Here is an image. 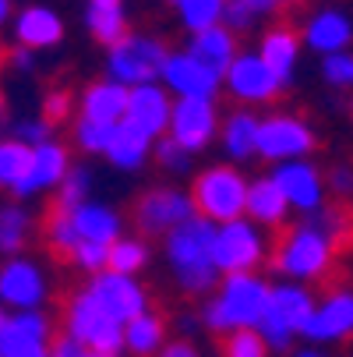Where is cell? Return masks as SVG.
Segmentation results:
<instances>
[{
	"mask_svg": "<svg viewBox=\"0 0 353 357\" xmlns=\"http://www.w3.org/2000/svg\"><path fill=\"white\" fill-rule=\"evenodd\" d=\"M343 220L329 216L325 209L308 216L304 223H297L272 251V269L286 280V283H300L308 287L315 280H322L332 269V255H336V241H339Z\"/></svg>",
	"mask_w": 353,
	"mask_h": 357,
	"instance_id": "cell-1",
	"label": "cell"
},
{
	"mask_svg": "<svg viewBox=\"0 0 353 357\" xmlns=\"http://www.w3.org/2000/svg\"><path fill=\"white\" fill-rule=\"evenodd\" d=\"M269 290H272V283L262 273L223 276L198 319L205 329L223 333V336H230L237 329H258V322L269 308Z\"/></svg>",
	"mask_w": 353,
	"mask_h": 357,
	"instance_id": "cell-2",
	"label": "cell"
},
{
	"mask_svg": "<svg viewBox=\"0 0 353 357\" xmlns=\"http://www.w3.org/2000/svg\"><path fill=\"white\" fill-rule=\"evenodd\" d=\"M212 237H216V227L201 216L166 234V262L184 294H209L219 287L223 276L212 259Z\"/></svg>",
	"mask_w": 353,
	"mask_h": 357,
	"instance_id": "cell-3",
	"label": "cell"
},
{
	"mask_svg": "<svg viewBox=\"0 0 353 357\" xmlns=\"http://www.w3.org/2000/svg\"><path fill=\"white\" fill-rule=\"evenodd\" d=\"M315 308V294L311 287H300V283H272L269 290V308L258 322V336L265 340L269 354H290L293 340L304 333V322L311 319Z\"/></svg>",
	"mask_w": 353,
	"mask_h": 357,
	"instance_id": "cell-4",
	"label": "cell"
},
{
	"mask_svg": "<svg viewBox=\"0 0 353 357\" xmlns=\"http://www.w3.org/2000/svg\"><path fill=\"white\" fill-rule=\"evenodd\" d=\"M247 188L251 181L233 167V163H216V167H205L194 184H191V202H194V213L201 220H209L212 227H223V223H233L244 216V206H247Z\"/></svg>",
	"mask_w": 353,
	"mask_h": 357,
	"instance_id": "cell-5",
	"label": "cell"
},
{
	"mask_svg": "<svg viewBox=\"0 0 353 357\" xmlns=\"http://www.w3.org/2000/svg\"><path fill=\"white\" fill-rule=\"evenodd\" d=\"M166 54L170 50L163 46V39L148 36V32H127L120 43H113L107 50V78L124 89L152 85V82H159Z\"/></svg>",
	"mask_w": 353,
	"mask_h": 357,
	"instance_id": "cell-6",
	"label": "cell"
},
{
	"mask_svg": "<svg viewBox=\"0 0 353 357\" xmlns=\"http://www.w3.org/2000/svg\"><path fill=\"white\" fill-rule=\"evenodd\" d=\"M64 326L81 350H92V354H113L120 357L124 350V326L113 322L103 308H99V301L88 294V290H78L71 301H68V312H64Z\"/></svg>",
	"mask_w": 353,
	"mask_h": 357,
	"instance_id": "cell-7",
	"label": "cell"
},
{
	"mask_svg": "<svg viewBox=\"0 0 353 357\" xmlns=\"http://www.w3.org/2000/svg\"><path fill=\"white\" fill-rule=\"evenodd\" d=\"M265 255H269L265 230L255 227L247 216L216 227V237H212V259H216L219 276L258 273V266L265 262Z\"/></svg>",
	"mask_w": 353,
	"mask_h": 357,
	"instance_id": "cell-8",
	"label": "cell"
},
{
	"mask_svg": "<svg viewBox=\"0 0 353 357\" xmlns=\"http://www.w3.org/2000/svg\"><path fill=\"white\" fill-rule=\"evenodd\" d=\"M315 149V131L308 121L293 114H269L258 121V156L269 160L272 167L308 160Z\"/></svg>",
	"mask_w": 353,
	"mask_h": 357,
	"instance_id": "cell-9",
	"label": "cell"
},
{
	"mask_svg": "<svg viewBox=\"0 0 353 357\" xmlns=\"http://www.w3.org/2000/svg\"><path fill=\"white\" fill-rule=\"evenodd\" d=\"M49 297V280L32 255H15L0 262V308L8 312H42Z\"/></svg>",
	"mask_w": 353,
	"mask_h": 357,
	"instance_id": "cell-10",
	"label": "cell"
},
{
	"mask_svg": "<svg viewBox=\"0 0 353 357\" xmlns=\"http://www.w3.org/2000/svg\"><path fill=\"white\" fill-rule=\"evenodd\" d=\"M219 124L223 117L216 110V99H173L166 138H173L191 156H198L219 138Z\"/></svg>",
	"mask_w": 353,
	"mask_h": 357,
	"instance_id": "cell-11",
	"label": "cell"
},
{
	"mask_svg": "<svg viewBox=\"0 0 353 357\" xmlns=\"http://www.w3.org/2000/svg\"><path fill=\"white\" fill-rule=\"evenodd\" d=\"M194 202H191V191H180V188H152L138 198L134 206V223L141 234H156V237H166L173 234L177 227H184L187 220H194Z\"/></svg>",
	"mask_w": 353,
	"mask_h": 357,
	"instance_id": "cell-12",
	"label": "cell"
},
{
	"mask_svg": "<svg viewBox=\"0 0 353 357\" xmlns=\"http://www.w3.org/2000/svg\"><path fill=\"white\" fill-rule=\"evenodd\" d=\"M54 326L42 312L0 315V357H49Z\"/></svg>",
	"mask_w": 353,
	"mask_h": 357,
	"instance_id": "cell-13",
	"label": "cell"
},
{
	"mask_svg": "<svg viewBox=\"0 0 353 357\" xmlns=\"http://www.w3.org/2000/svg\"><path fill=\"white\" fill-rule=\"evenodd\" d=\"M276 181V188L283 191V198L290 202V209L315 216L325 209V174L311 163V160H293V163H279L269 174Z\"/></svg>",
	"mask_w": 353,
	"mask_h": 357,
	"instance_id": "cell-14",
	"label": "cell"
},
{
	"mask_svg": "<svg viewBox=\"0 0 353 357\" xmlns=\"http://www.w3.org/2000/svg\"><path fill=\"white\" fill-rule=\"evenodd\" d=\"M85 290L99 301V308H103L113 322H120V326H127L131 319L148 312V294L138 283V276H120V273L107 269V273L92 276Z\"/></svg>",
	"mask_w": 353,
	"mask_h": 357,
	"instance_id": "cell-15",
	"label": "cell"
},
{
	"mask_svg": "<svg viewBox=\"0 0 353 357\" xmlns=\"http://www.w3.org/2000/svg\"><path fill=\"white\" fill-rule=\"evenodd\" d=\"M159 85L173 99H216V92L223 89V78L209 71L205 64H198L187 50H170L159 71Z\"/></svg>",
	"mask_w": 353,
	"mask_h": 357,
	"instance_id": "cell-16",
	"label": "cell"
},
{
	"mask_svg": "<svg viewBox=\"0 0 353 357\" xmlns=\"http://www.w3.org/2000/svg\"><path fill=\"white\" fill-rule=\"evenodd\" d=\"M304 336L311 347H325V343H343L353 336V290L339 287L332 294H325L322 301H315L311 319L304 322Z\"/></svg>",
	"mask_w": 353,
	"mask_h": 357,
	"instance_id": "cell-17",
	"label": "cell"
},
{
	"mask_svg": "<svg viewBox=\"0 0 353 357\" xmlns=\"http://www.w3.org/2000/svg\"><path fill=\"white\" fill-rule=\"evenodd\" d=\"M223 85L226 92L237 99L244 107H258V103H272V99L283 92L279 78L262 64V57L255 50H247V54H237V61L230 64V71L223 75Z\"/></svg>",
	"mask_w": 353,
	"mask_h": 357,
	"instance_id": "cell-18",
	"label": "cell"
},
{
	"mask_svg": "<svg viewBox=\"0 0 353 357\" xmlns=\"http://www.w3.org/2000/svg\"><path fill=\"white\" fill-rule=\"evenodd\" d=\"M71 170V152L64 142L57 138H49L42 145L32 149V156H29V170L25 177L18 181V188L11 191L15 198H36V195H46V191H57L61 181L68 177Z\"/></svg>",
	"mask_w": 353,
	"mask_h": 357,
	"instance_id": "cell-19",
	"label": "cell"
},
{
	"mask_svg": "<svg viewBox=\"0 0 353 357\" xmlns=\"http://www.w3.org/2000/svg\"><path fill=\"white\" fill-rule=\"evenodd\" d=\"M300 43L308 50H315L318 57H332L343 54L353 43V18L343 8H318L315 15L304 18V29H300Z\"/></svg>",
	"mask_w": 353,
	"mask_h": 357,
	"instance_id": "cell-20",
	"label": "cell"
},
{
	"mask_svg": "<svg viewBox=\"0 0 353 357\" xmlns=\"http://www.w3.org/2000/svg\"><path fill=\"white\" fill-rule=\"evenodd\" d=\"M170 110H173V96L159 82L127 89V114H124V121L134 124L138 131H145L152 142H159L170 131Z\"/></svg>",
	"mask_w": 353,
	"mask_h": 357,
	"instance_id": "cell-21",
	"label": "cell"
},
{
	"mask_svg": "<svg viewBox=\"0 0 353 357\" xmlns=\"http://www.w3.org/2000/svg\"><path fill=\"white\" fill-rule=\"evenodd\" d=\"M11 36H15V46H25L32 54L54 50L64 39V18L46 4H29L11 18Z\"/></svg>",
	"mask_w": 353,
	"mask_h": 357,
	"instance_id": "cell-22",
	"label": "cell"
},
{
	"mask_svg": "<svg viewBox=\"0 0 353 357\" xmlns=\"http://www.w3.org/2000/svg\"><path fill=\"white\" fill-rule=\"evenodd\" d=\"M300 50H304L300 36H297L293 29H286V25H276V29H269V32L262 36V43H258L255 54L262 57V64H265V68L279 78V85L286 89V85L293 82V75H297Z\"/></svg>",
	"mask_w": 353,
	"mask_h": 357,
	"instance_id": "cell-23",
	"label": "cell"
},
{
	"mask_svg": "<svg viewBox=\"0 0 353 357\" xmlns=\"http://www.w3.org/2000/svg\"><path fill=\"white\" fill-rule=\"evenodd\" d=\"M127 114V89L110 82V78H99L81 92V103H78V117L85 121H99V124H110L117 128Z\"/></svg>",
	"mask_w": 353,
	"mask_h": 357,
	"instance_id": "cell-24",
	"label": "cell"
},
{
	"mask_svg": "<svg viewBox=\"0 0 353 357\" xmlns=\"http://www.w3.org/2000/svg\"><path fill=\"white\" fill-rule=\"evenodd\" d=\"M71 223H74V234L78 241H88V244H113L124 237V220L117 209H110L107 202H85L71 213Z\"/></svg>",
	"mask_w": 353,
	"mask_h": 357,
	"instance_id": "cell-25",
	"label": "cell"
},
{
	"mask_svg": "<svg viewBox=\"0 0 353 357\" xmlns=\"http://www.w3.org/2000/svg\"><path fill=\"white\" fill-rule=\"evenodd\" d=\"M258 121L262 117H255V110L247 107L226 114V121L219 124V142L230 163H247L258 156Z\"/></svg>",
	"mask_w": 353,
	"mask_h": 357,
	"instance_id": "cell-26",
	"label": "cell"
},
{
	"mask_svg": "<svg viewBox=\"0 0 353 357\" xmlns=\"http://www.w3.org/2000/svg\"><path fill=\"white\" fill-rule=\"evenodd\" d=\"M152 149H156V142L148 138L145 131H138L134 124L120 121V124L113 128V138H110V145H107L103 156L110 160V167L131 174V170H141L148 160H152Z\"/></svg>",
	"mask_w": 353,
	"mask_h": 357,
	"instance_id": "cell-27",
	"label": "cell"
},
{
	"mask_svg": "<svg viewBox=\"0 0 353 357\" xmlns=\"http://www.w3.org/2000/svg\"><path fill=\"white\" fill-rule=\"evenodd\" d=\"M187 54L198 61V64H205L209 71H216L219 78L230 71V64L237 61V36L226 29V25H216V29H209V32H198V36H191V43H187Z\"/></svg>",
	"mask_w": 353,
	"mask_h": 357,
	"instance_id": "cell-28",
	"label": "cell"
},
{
	"mask_svg": "<svg viewBox=\"0 0 353 357\" xmlns=\"http://www.w3.org/2000/svg\"><path fill=\"white\" fill-rule=\"evenodd\" d=\"M290 202L283 198V191L276 188L272 177H258V181H251L247 188V206H244V216L255 223V227H283L286 216H290Z\"/></svg>",
	"mask_w": 353,
	"mask_h": 357,
	"instance_id": "cell-29",
	"label": "cell"
},
{
	"mask_svg": "<svg viewBox=\"0 0 353 357\" xmlns=\"http://www.w3.org/2000/svg\"><path fill=\"white\" fill-rule=\"evenodd\" d=\"M166 347V326L156 312H145L124 326V350L131 357H156Z\"/></svg>",
	"mask_w": 353,
	"mask_h": 357,
	"instance_id": "cell-30",
	"label": "cell"
},
{
	"mask_svg": "<svg viewBox=\"0 0 353 357\" xmlns=\"http://www.w3.org/2000/svg\"><path fill=\"white\" fill-rule=\"evenodd\" d=\"M85 29L95 43H103L107 50L113 43H120L131 29H127V11L120 4H88L85 11Z\"/></svg>",
	"mask_w": 353,
	"mask_h": 357,
	"instance_id": "cell-31",
	"label": "cell"
},
{
	"mask_svg": "<svg viewBox=\"0 0 353 357\" xmlns=\"http://www.w3.org/2000/svg\"><path fill=\"white\" fill-rule=\"evenodd\" d=\"M173 8H177L180 25L191 36L209 32V29L223 25V18H226V0H173Z\"/></svg>",
	"mask_w": 353,
	"mask_h": 357,
	"instance_id": "cell-32",
	"label": "cell"
},
{
	"mask_svg": "<svg viewBox=\"0 0 353 357\" xmlns=\"http://www.w3.org/2000/svg\"><path fill=\"white\" fill-rule=\"evenodd\" d=\"M29 227H32V216H29V209L18 206V202L0 206V255H4V259H15L22 251V244L29 241Z\"/></svg>",
	"mask_w": 353,
	"mask_h": 357,
	"instance_id": "cell-33",
	"label": "cell"
},
{
	"mask_svg": "<svg viewBox=\"0 0 353 357\" xmlns=\"http://www.w3.org/2000/svg\"><path fill=\"white\" fill-rule=\"evenodd\" d=\"M279 8H283V0H226V18H223V25L237 36V32L255 29V22L276 15Z\"/></svg>",
	"mask_w": 353,
	"mask_h": 357,
	"instance_id": "cell-34",
	"label": "cell"
},
{
	"mask_svg": "<svg viewBox=\"0 0 353 357\" xmlns=\"http://www.w3.org/2000/svg\"><path fill=\"white\" fill-rule=\"evenodd\" d=\"M148 244L145 241H138V237H120V241H113L110 244V262H107V269L110 273H120V276H138L145 266H148Z\"/></svg>",
	"mask_w": 353,
	"mask_h": 357,
	"instance_id": "cell-35",
	"label": "cell"
},
{
	"mask_svg": "<svg viewBox=\"0 0 353 357\" xmlns=\"http://www.w3.org/2000/svg\"><path fill=\"white\" fill-rule=\"evenodd\" d=\"M32 149L22 145L18 138H0V191H15L18 181L29 170Z\"/></svg>",
	"mask_w": 353,
	"mask_h": 357,
	"instance_id": "cell-36",
	"label": "cell"
},
{
	"mask_svg": "<svg viewBox=\"0 0 353 357\" xmlns=\"http://www.w3.org/2000/svg\"><path fill=\"white\" fill-rule=\"evenodd\" d=\"M88 191H92V170L88 167H71L68 177L57 188V209L74 213L78 206H85V202H88Z\"/></svg>",
	"mask_w": 353,
	"mask_h": 357,
	"instance_id": "cell-37",
	"label": "cell"
},
{
	"mask_svg": "<svg viewBox=\"0 0 353 357\" xmlns=\"http://www.w3.org/2000/svg\"><path fill=\"white\" fill-rule=\"evenodd\" d=\"M42 234H46V244L54 248L57 255H68V259H71V251L81 244V241H78V234H74L71 213H64V209H54V213L46 216V227H42Z\"/></svg>",
	"mask_w": 353,
	"mask_h": 357,
	"instance_id": "cell-38",
	"label": "cell"
},
{
	"mask_svg": "<svg viewBox=\"0 0 353 357\" xmlns=\"http://www.w3.org/2000/svg\"><path fill=\"white\" fill-rule=\"evenodd\" d=\"M110 138H113V128H110V124L85 121V117L74 121V145H78L81 152H88V156H103L107 145H110Z\"/></svg>",
	"mask_w": 353,
	"mask_h": 357,
	"instance_id": "cell-39",
	"label": "cell"
},
{
	"mask_svg": "<svg viewBox=\"0 0 353 357\" xmlns=\"http://www.w3.org/2000/svg\"><path fill=\"white\" fill-rule=\"evenodd\" d=\"M322 71V82L329 89H353V50H343V54H332V57H322L318 64Z\"/></svg>",
	"mask_w": 353,
	"mask_h": 357,
	"instance_id": "cell-40",
	"label": "cell"
},
{
	"mask_svg": "<svg viewBox=\"0 0 353 357\" xmlns=\"http://www.w3.org/2000/svg\"><path fill=\"white\" fill-rule=\"evenodd\" d=\"M223 357H269V347L258 336V329H237L226 336Z\"/></svg>",
	"mask_w": 353,
	"mask_h": 357,
	"instance_id": "cell-41",
	"label": "cell"
},
{
	"mask_svg": "<svg viewBox=\"0 0 353 357\" xmlns=\"http://www.w3.org/2000/svg\"><path fill=\"white\" fill-rule=\"evenodd\" d=\"M152 160H156L166 174H191V160H194V156H191V152H184L173 138L163 135V138L156 142V149H152Z\"/></svg>",
	"mask_w": 353,
	"mask_h": 357,
	"instance_id": "cell-42",
	"label": "cell"
},
{
	"mask_svg": "<svg viewBox=\"0 0 353 357\" xmlns=\"http://www.w3.org/2000/svg\"><path fill=\"white\" fill-rule=\"evenodd\" d=\"M71 262H74L81 273H88V276H99V273H107V262H110V248H107V244H88V241H81V244L71 251Z\"/></svg>",
	"mask_w": 353,
	"mask_h": 357,
	"instance_id": "cell-43",
	"label": "cell"
},
{
	"mask_svg": "<svg viewBox=\"0 0 353 357\" xmlns=\"http://www.w3.org/2000/svg\"><path fill=\"white\" fill-rule=\"evenodd\" d=\"M71 110H74V99H71L68 89H54V92H46V96H42V121H46V124H61V121H68Z\"/></svg>",
	"mask_w": 353,
	"mask_h": 357,
	"instance_id": "cell-44",
	"label": "cell"
},
{
	"mask_svg": "<svg viewBox=\"0 0 353 357\" xmlns=\"http://www.w3.org/2000/svg\"><path fill=\"white\" fill-rule=\"evenodd\" d=\"M11 138H18L22 145L36 149V145H42V142L54 138V124H46L42 117H25V121L15 124V135H11Z\"/></svg>",
	"mask_w": 353,
	"mask_h": 357,
	"instance_id": "cell-45",
	"label": "cell"
},
{
	"mask_svg": "<svg viewBox=\"0 0 353 357\" xmlns=\"http://www.w3.org/2000/svg\"><path fill=\"white\" fill-rule=\"evenodd\" d=\"M325 188L336 191V195H343V198H350L353 195V170L350 167H332L329 177H325Z\"/></svg>",
	"mask_w": 353,
	"mask_h": 357,
	"instance_id": "cell-46",
	"label": "cell"
},
{
	"mask_svg": "<svg viewBox=\"0 0 353 357\" xmlns=\"http://www.w3.org/2000/svg\"><path fill=\"white\" fill-rule=\"evenodd\" d=\"M156 357H205V354H201V350H198L187 336H180V340H170V343H166V347H163Z\"/></svg>",
	"mask_w": 353,
	"mask_h": 357,
	"instance_id": "cell-47",
	"label": "cell"
},
{
	"mask_svg": "<svg viewBox=\"0 0 353 357\" xmlns=\"http://www.w3.org/2000/svg\"><path fill=\"white\" fill-rule=\"evenodd\" d=\"M8 61H11L15 71H32L36 68V54H32V50H25V46H15L11 54H8Z\"/></svg>",
	"mask_w": 353,
	"mask_h": 357,
	"instance_id": "cell-48",
	"label": "cell"
},
{
	"mask_svg": "<svg viewBox=\"0 0 353 357\" xmlns=\"http://www.w3.org/2000/svg\"><path fill=\"white\" fill-rule=\"evenodd\" d=\"M81 354H85V350H81L71 336H61L54 347H49V357H81Z\"/></svg>",
	"mask_w": 353,
	"mask_h": 357,
	"instance_id": "cell-49",
	"label": "cell"
},
{
	"mask_svg": "<svg viewBox=\"0 0 353 357\" xmlns=\"http://www.w3.org/2000/svg\"><path fill=\"white\" fill-rule=\"evenodd\" d=\"M290 357H329V354H325L322 347H311V343H308V347H297V350H290Z\"/></svg>",
	"mask_w": 353,
	"mask_h": 357,
	"instance_id": "cell-50",
	"label": "cell"
},
{
	"mask_svg": "<svg viewBox=\"0 0 353 357\" xmlns=\"http://www.w3.org/2000/svg\"><path fill=\"white\" fill-rule=\"evenodd\" d=\"M11 22V0H0V29Z\"/></svg>",
	"mask_w": 353,
	"mask_h": 357,
	"instance_id": "cell-51",
	"label": "cell"
},
{
	"mask_svg": "<svg viewBox=\"0 0 353 357\" xmlns=\"http://www.w3.org/2000/svg\"><path fill=\"white\" fill-rule=\"evenodd\" d=\"M198 322H201L198 315H180V329H184V333H191V329H194Z\"/></svg>",
	"mask_w": 353,
	"mask_h": 357,
	"instance_id": "cell-52",
	"label": "cell"
},
{
	"mask_svg": "<svg viewBox=\"0 0 353 357\" xmlns=\"http://www.w3.org/2000/svg\"><path fill=\"white\" fill-rule=\"evenodd\" d=\"M8 128V99H4V92H0V131Z\"/></svg>",
	"mask_w": 353,
	"mask_h": 357,
	"instance_id": "cell-53",
	"label": "cell"
},
{
	"mask_svg": "<svg viewBox=\"0 0 353 357\" xmlns=\"http://www.w3.org/2000/svg\"><path fill=\"white\" fill-rule=\"evenodd\" d=\"M88 4H124V0H88Z\"/></svg>",
	"mask_w": 353,
	"mask_h": 357,
	"instance_id": "cell-54",
	"label": "cell"
},
{
	"mask_svg": "<svg viewBox=\"0 0 353 357\" xmlns=\"http://www.w3.org/2000/svg\"><path fill=\"white\" fill-rule=\"evenodd\" d=\"M81 357H113V354H92V350H85Z\"/></svg>",
	"mask_w": 353,
	"mask_h": 357,
	"instance_id": "cell-55",
	"label": "cell"
},
{
	"mask_svg": "<svg viewBox=\"0 0 353 357\" xmlns=\"http://www.w3.org/2000/svg\"><path fill=\"white\" fill-rule=\"evenodd\" d=\"M350 114H353V103H350Z\"/></svg>",
	"mask_w": 353,
	"mask_h": 357,
	"instance_id": "cell-56",
	"label": "cell"
},
{
	"mask_svg": "<svg viewBox=\"0 0 353 357\" xmlns=\"http://www.w3.org/2000/svg\"><path fill=\"white\" fill-rule=\"evenodd\" d=\"M170 4H173V0H170Z\"/></svg>",
	"mask_w": 353,
	"mask_h": 357,
	"instance_id": "cell-57",
	"label": "cell"
},
{
	"mask_svg": "<svg viewBox=\"0 0 353 357\" xmlns=\"http://www.w3.org/2000/svg\"><path fill=\"white\" fill-rule=\"evenodd\" d=\"M0 315H4V312H0Z\"/></svg>",
	"mask_w": 353,
	"mask_h": 357,
	"instance_id": "cell-58",
	"label": "cell"
}]
</instances>
